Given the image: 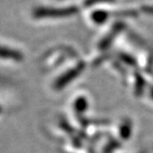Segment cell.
I'll use <instances>...</instances> for the list:
<instances>
[{
	"label": "cell",
	"mask_w": 153,
	"mask_h": 153,
	"mask_svg": "<svg viewBox=\"0 0 153 153\" xmlns=\"http://www.w3.org/2000/svg\"><path fill=\"white\" fill-rule=\"evenodd\" d=\"M80 9V7L76 4H53L42 5L37 7L33 10L34 18L37 19H56L62 18H68L76 14Z\"/></svg>",
	"instance_id": "1"
}]
</instances>
